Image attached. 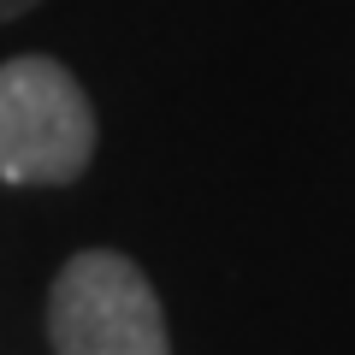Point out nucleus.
I'll return each instance as SVG.
<instances>
[{"mask_svg":"<svg viewBox=\"0 0 355 355\" xmlns=\"http://www.w3.org/2000/svg\"><path fill=\"white\" fill-rule=\"evenodd\" d=\"M95 107L83 83L48 53L0 65V178L6 184H77L95 160Z\"/></svg>","mask_w":355,"mask_h":355,"instance_id":"obj_1","label":"nucleus"},{"mask_svg":"<svg viewBox=\"0 0 355 355\" xmlns=\"http://www.w3.org/2000/svg\"><path fill=\"white\" fill-rule=\"evenodd\" d=\"M48 338L60 355H172L148 272L119 249H83L48 291Z\"/></svg>","mask_w":355,"mask_h":355,"instance_id":"obj_2","label":"nucleus"},{"mask_svg":"<svg viewBox=\"0 0 355 355\" xmlns=\"http://www.w3.org/2000/svg\"><path fill=\"white\" fill-rule=\"evenodd\" d=\"M42 0H0V24H12V18H24V12H36Z\"/></svg>","mask_w":355,"mask_h":355,"instance_id":"obj_3","label":"nucleus"}]
</instances>
